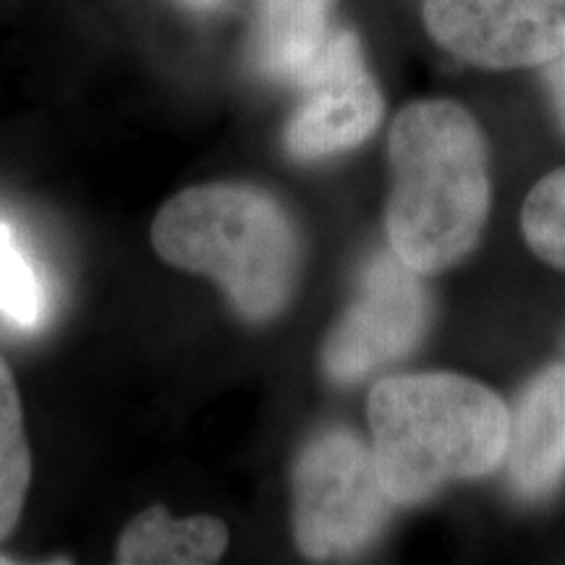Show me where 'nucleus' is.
I'll use <instances>...</instances> for the list:
<instances>
[{
  "instance_id": "obj_1",
  "label": "nucleus",
  "mask_w": 565,
  "mask_h": 565,
  "mask_svg": "<svg viewBox=\"0 0 565 565\" xmlns=\"http://www.w3.org/2000/svg\"><path fill=\"white\" fill-rule=\"evenodd\" d=\"M393 189L387 236L419 275L448 270L475 249L490 212L482 131L461 105L422 100L391 131Z\"/></svg>"
},
{
  "instance_id": "obj_2",
  "label": "nucleus",
  "mask_w": 565,
  "mask_h": 565,
  "mask_svg": "<svg viewBox=\"0 0 565 565\" xmlns=\"http://www.w3.org/2000/svg\"><path fill=\"white\" fill-rule=\"evenodd\" d=\"M372 456L395 505H416L503 463L511 412L490 387L450 372L380 380L366 406Z\"/></svg>"
},
{
  "instance_id": "obj_3",
  "label": "nucleus",
  "mask_w": 565,
  "mask_h": 565,
  "mask_svg": "<svg viewBox=\"0 0 565 565\" xmlns=\"http://www.w3.org/2000/svg\"><path fill=\"white\" fill-rule=\"evenodd\" d=\"M150 238L166 265L217 282L246 322L275 320L299 280L296 223L249 183L183 189L158 210Z\"/></svg>"
},
{
  "instance_id": "obj_4",
  "label": "nucleus",
  "mask_w": 565,
  "mask_h": 565,
  "mask_svg": "<svg viewBox=\"0 0 565 565\" xmlns=\"http://www.w3.org/2000/svg\"><path fill=\"white\" fill-rule=\"evenodd\" d=\"M395 500L380 482L372 450L345 429H328L294 469V536L309 561H349L383 534Z\"/></svg>"
},
{
  "instance_id": "obj_5",
  "label": "nucleus",
  "mask_w": 565,
  "mask_h": 565,
  "mask_svg": "<svg viewBox=\"0 0 565 565\" xmlns=\"http://www.w3.org/2000/svg\"><path fill=\"white\" fill-rule=\"evenodd\" d=\"M429 320L427 288L419 273L395 254H377L364 267L359 294L322 349L330 380L349 385L406 356Z\"/></svg>"
},
{
  "instance_id": "obj_6",
  "label": "nucleus",
  "mask_w": 565,
  "mask_h": 565,
  "mask_svg": "<svg viewBox=\"0 0 565 565\" xmlns=\"http://www.w3.org/2000/svg\"><path fill=\"white\" fill-rule=\"evenodd\" d=\"M296 84L301 100L286 126V147L296 160L353 150L383 121V95L366 71L356 34L349 30L330 32L322 53Z\"/></svg>"
},
{
  "instance_id": "obj_7",
  "label": "nucleus",
  "mask_w": 565,
  "mask_h": 565,
  "mask_svg": "<svg viewBox=\"0 0 565 565\" xmlns=\"http://www.w3.org/2000/svg\"><path fill=\"white\" fill-rule=\"evenodd\" d=\"M424 24L482 68L547 66L565 53V0H427Z\"/></svg>"
},
{
  "instance_id": "obj_8",
  "label": "nucleus",
  "mask_w": 565,
  "mask_h": 565,
  "mask_svg": "<svg viewBox=\"0 0 565 565\" xmlns=\"http://www.w3.org/2000/svg\"><path fill=\"white\" fill-rule=\"evenodd\" d=\"M505 469L521 498L555 492L565 479V366H550L529 383L511 412Z\"/></svg>"
},
{
  "instance_id": "obj_9",
  "label": "nucleus",
  "mask_w": 565,
  "mask_h": 565,
  "mask_svg": "<svg viewBox=\"0 0 565 565\" xmlns=\"http://www.w3.org/2000/svg\"><path fill=\"white\" fill-rule=\"evenodd\" d=\"M228 550V526L215 515L173 519L171 511L152 505L126 524L116 542L121 565H207Z\"/></svg>"
},
{
  "instance_id": "obj_10",
  "label": "nucleus",
  "mask_w": 565,
  "mask_h": 565,
  "mask_svg": "<svg viewBox=\"0 0 565 565\" xmlns=\"http://www.w3.org/2000/svg\"><path fill=\"white\" fill-rule=\"evenodd\" d=\"M333 0H263L252 38V58L263 74L299 82L330 38Z\"/></svg>"
},
{
  "instance_id": "obj_11",
  "label": "nucleus",
  "mask_w": 565,
  "mask_h": 565,
  "mask_svg": "<svg viewBox=\"0 0 565 565\" xmlns=\"http://www.w3.org/2000/svg\"><path fill=\"white\" fill-rule=\"evenodd\" d=\"M32 484V448L24 429L19 385L0 356V542L19 526Z\"/></svg>"
},
{
  "instance_id": "obj_12",
  "label": "nucleus",
  "mask_w": 565,
  "mask_h": 565,
  "mask_svg": "<svg viewBox=\"0 0 565 565\" xmlns=\"http://www.w3.org/2000/svg\"><path fill=\"white\" fill-rule=\"evenodd\" d=\"M521 228L536 257L565 273V168L545 175L529 192Z\"/></svg>"
},
{
  "instance_id": "obj_13",
  "label": "nucleus",
  "mask_w": 565,
  "mask_h": 565,
  "mask_svg": "<svg viewBox=\"0 0 565 565\" xmlns=\"http://www.w3.org/2000/svg\"><path fill=\"white\" fill-rule=\"evenodd\" d=\"M0 315L21 328H38L45 317V288L13 231L0 221Z\"/></svg>"
},
{
  "instance_id": "obj_14",
  "label": "nucleus",
  "mask_w": 565,
  "mask_h": 565,
  "mask_svg": "<svg viewBox=\"0 0 565 565\" xmlns=\"http://www.w3.org/2000/svg\"><path fill=\"white\" fill-rule=\"evenodd\" d=\"M545 79H547V87H550V97H553V105L557 110V118H561V124L565 129V53L557 55L555 61L547 63Z\"/></svg>"
},
{
  "instance_id": "obj_15",
  "label": "nucleus",
  "mask_w": 565,
  "mask_h": 565,
  "mask_svg": "<svg viewBox=\"0 0 565 565\" xmlns=\"http://www.w3.org/2000/svg\"><path fill=\"white\" fill-rule=\"evenodd\" d=\"M181 3L194 11H207V9H215V6H221L223 0H181Z\"/></svg>"
}]
</instances>
